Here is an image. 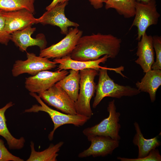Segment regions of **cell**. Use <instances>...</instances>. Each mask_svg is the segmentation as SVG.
<instances>
[{
	"mask_svg": "<svg viewBox=\"0 0 161 161\" xmlns=\"http://www.w3.org/2000/svg\"><path fill=\"white\" fill-rule=\"evenodd\" d=\"M122 40L111 34L98 33L81 36L70 54L74 60L87 61L97 60L103 55L114 58L118 54Z\"/></svg>",
	"mask_w": 161,
	"mask_h": 161,
	"instance_id": "obj_1",
	"label": "cell"
},
{
	"mask_svg": "<svg viewBox=\"0 0 161 161\" xmlns=\"http://www.w3.org/2000/svg\"><path fill=\"white\" fill-rule=\"evenodd\" d=\"M108 70H112L121 74V71L123 69V67H121L116 68L104 67L99 69L96 95L92 104L93 108H95L103 99L106 97L120 98L123 96H135L141 92L137 88L116 83L109 76Z\"/></svg>",
	"mask_w": 161,
	"mask_h": 161,
	"instance_id": "obj_2",
	"label": "cell"
},
{
	"mask_svg": "<svg viewBox=\"0 0 161 161\" xmlns=\"http://www.w3.org/2000/svg\"><path fill=\"white\" fill-rule=\"evenodd\" d=\"M30 94L35 98L40 105H33L30 109H25L24 112H38L39 111H43L49 115L53 123L54 126L53 130L48 135V137L50 141L53 140L56 130L61 126L65 124H71L77 127L82 126L90 118L81 115L66 114L54 110L45 104L36 93L30 92Z\"/></svg>",
	"mask_w": 161,
	"mask_h": 161,
	"instance_id": "obj_3",
	"label": "cell"
},
{
	"mask_svg": "<svg viewBox=\"0 0 161 161\" xmlns=\"http://www.w3.org/2000/svg\"><path fill=\"white\" fill-rule=\"evenodd\" d=\"M80 91L75 102L77 114L91 118L93 113L90 106V101L96 91V85L95 77L98 75V71L87 69L80 71Z\"/></svg>",
	"mask_w": 161,
	"mask_h": 161,
	"instance_id": "obj_4",
	"label": "cell"
},
{
	"mask_svg": "<svg viewBox=\"0 0 161 161\" xmlns=\"http://www.w3.org/2000/svg\"><path fill=\"white\" fill-rule=\"evenodd\" d=\"M107 110L108 116L99 123L85 129L83 133L86 137L100 135L108 136L113 139L120 140L121 139L119 131L121 125L119 122L120 114L116 111L115 100L109 102Z\"/></svg>",
	"mask_w": 161,
	"mask_h": 161,
	"instance_id": "obj_5",
	"label": "cell"
},
{
	"mask_svg": "<svg viewBox=\"0 0 161 161\" xmlns=\"http://www.w3.org/2000/svg\"><path fill=\"white\" fill-rule=\"evenodd\" d=\"M155 0L148 3L136 1L134 18L129 30L133 26L137 29V39L140 40L149 27L158 23L160 14L157 10Z\"/></svg>",
	"mask_w": 161,
	"mask_h": 161,
	"instance_id": "obj_6",
	"label": "cell"
},
{
	"mask_svg": "<svg viewBox=\"0 0 161 161\" xmlns=\"http://www.w3.org/2000/svg\"><path fill=\"white\" fill-rule=\"evenodd\" d=\"M27 59L25 60H18L14 64L12 69L14 77L27 73L33 76L43 70H49L55 68L57 65L46 58L37 56L33 53L27 52Z\"/></svg>",
	"mask_w": 161,
	"mask_h": 161,
	"instance_id": "obj_7",
	"label": "cell"
},
{
	"mask_svg": "<svg viewBox=\"0 0 161 161\" xmlns=\"http://www.w3.org/2000/svg\"><path fill=\"white\" fill-rule=\"evenodd\" d=\"M83 32L78 27L70 28L66 36L58 43L40 50L39 56L48 59L61 58L70 55Z\"/></svg>",
	"mask_w": 161,
	"mask_h": 161,
	"instance_id": "obj_8",
	"label": "cell"
},
{
	"mask_svg": "<svg viewBox=\"0 0 161 161\" xmlns=\"http://www.w3.org/2000/svg\"><path fill=\"white\" fill-rule=\"evenodd\" d=\"M68 73L65 70L55 72L42 71L34 75L26 78L25 87L30 92L39 94L63 79Z\"/></svg>",
	"mask_w": 161,
	"mask_h": 161,
	"instance_id": "obj_9",
	"label": "cell"
},
{
	"mask_svg": "<svg viewBox=\"0 0 161 161\" xmlns=\"http://www.w3.org/2000/svg\"><path fill=\"white\" fill-rule=\"evenodd\" d=\"M38 95L49 105L63 113L72 115L77 114L75 102L56 83L47 90L38 94Z\"/></svg>",
	"mask_w": 161,
	"mask_h": 161,
	"instance_id": "obj_10",
	"label": "cell"
},
{
	"mask_svg": "<svg viewBox=\"0 0 161 161\" xmlns=\"http://www.w3.org/2000/svg\"><path fill=\"white\" fill-rule=\"evenodd\" d=\"M87 137L88 141L91 142V145L87 149L78 154L79 158L90 156L94 157H105L112 154L119 146V140L113 139L108 136L96 135Z\"/></svg>",
	"mask_w": 161,
	"mask_h": 161,
	"instance_id": "obj_11",
	"label": "cell"
},
{
	"mask_svg": "<svg viewBox=\"0 0 161 161\" xmlns=\"http://www.w3.org/2000/svg\"><path fill=\"white\" fill-rule=\"evenodd\" d=\"M67 2L58 4L51 9L47 10L41 17L37 18V23L57 26L61 30V33L66 35L68 28L78 27L79 25L69 19L65 16V9Z\"/></svg>",
	"mask_w": 161,
	"mask_h": 161,
	"instance_id": "obj_12",
	"label": "cell"
},
{
	"mask_svg": "<svg viewBox=\"0 0 161 161\" xmlns=\"http://www.w3.org/2000/svg\"><path fill=\"white\" fill-rule=\"evenodd\" d=\"M7 32L11 34L29 26L37 23V18L33 14L26 10L12 11H4Z\"/></svg>",
	"mask_w": 161,
	"mask_h": 161,
	"instance_id": "obj_13",
	"label": "cell"
},
{
	"mask_svg": "<svg viewBox=\"0 0 161 161\" xmlns=\"http://www.w3.org/2000/svg\"><path fill=\"white\" fill-rule=\"evenodd\" d=\"M35 30L36 28L28 26L11 34V40L22 52L26 51L29 47L35 46L38 47L41 50L46 48L47 41L43 34H39L36 38H32L31 35Z\"/></svg>",
	"mask_w": 161,
	"mask_h": 161,
	"instance_id": "obj_14",
	"label": "cell"
},
{
	"mask_svg": "<svg viewBox=\"0 0 161 161\" xmlns=\"http://www.w3.org/2000/svg\"><path fill=\"white\" fill-rule=\"evenodd\" d=\"M138 58L135 62L139 65L144 72L151 69L154 62V53L152 36L145 32L142 36L137 44L136 53Z\"/></svg>",
	"mask_w": 161,
	"mask_h": 161,
	"instance_id": "obj_15",
	"label": "cell"
},
{
	"mask_svg": "<svg viewBox=\"0 0 161 161\" xmlns=\"http://www.w3.org/2000/svg\"><path fill=\"white\" fill-rule=\"evenodd\" d=\"M109 58L108 55H105L97 60L81 61L72 59L69 55L61 58H55L53 61L56 64H59L56 69L58 71L69 69L80 71L87 69H95L98 71L100 69L104 67L100 66V64L104 63Z\"/></svg>",
	"mask_w": 161,
	"mask_h": 161,
	"instance_id": "obj_16",
	"label": "cell"
},
{
	"mask_svg": "<svg viewBox=\"0 0 161 161\" xmlns=\"http://www.w3.org/2000/svg\"><path fill=\"white\" fill-rule=\"evenodd\" d=\"M145 73L141 81H138L136 86L140 92L148 93L151 102H154L157 91L161 85V70L151 69Z\"/></svg>",
	"mask_w": 161,
	"mask_h": 161,
	"instance_id": "obj_17",
	"label": "cell"
},
{
	"mask_svg": "<svg viewBox=\"0 0 161 161\" xmlns=\"http://www.w3.org/2000/svg\"><path fill=\"white\" fill-rule=\"evenodd\" d=\"M134 125L136 133L133 139V143L138 147L137 158H143L147 155L151 150L160 146L161 143L158 136L149 139L145 138L138 123L135 122Z\"/></svg>",
	"mask_w": 161,
	"mask_h": 161,
	"instance_id": "obj_18",
	"label": "cell"
},
{
	"mask_svg": "<svg viewBox=\"0 0 161 161\" xmlns=\"http://www.w3.org/2000/svg\"><path fill=\"white\" fill-rule=\"evenodd\" d=\"M14 105L12 102H10L0 109V136L5 139L9 149H20L24 146L25 139L23 137L17 139L11 134L7 128L5 115V112L7 109Z\"/></svg>",
	"mask_w": 161,
	"mask_h": 161,
	"instance_id": "obj_19",
	"label": "cell"
},
{
	"mask_svg": "<svg viewBox=\"0 0 161 161\" xmlns=\"http://www.w3.org/2000/svg\"><path fill=\"white\" fill-rule=\"evenodd\" d=\"M80 71L71 69L69 74L56 84L64 89L75 102L78 98L80 88Z\"/></svg>",
	"mask_w": 161,
	"mask_h": 161,
	"instance_id": "obj_20",
	"label": "cell"
},
{
	"mask_svg": "<svg viewBox=\"0 0 161 161\" xmlns=\"http://www.w3.org/2000/svg\"><path fill=\"white\" fill-rule=\"evenodd\" d=\"M30 143L31 153L27 161H56L58 155V152L64 144L62 141L55 145L51 144L47 148L39 152L35 150L33 142Z\"/></svg>",
	"mask_w": 161,
	"mask_h": 161,
	"instance_id": "obj_21",
	"label": "cell"
},
{
	"mask_svg": "<svg viewBox=\"0 0 161 161\" xmlns=\"http://www.w3.org/2000/svg\"><path fill=\"white\" fill-rule=\"evenodd\" d=\"M136 0H107L105 7L108 10L115 9L120 15L126 18L134 16Z\"/></svg>",
	"mask_w": 161,
	"mask_h": 161,
	"instance_id": "obj_22",
	"label": "cell"
},
{
	"mask_svg": "<svg viewBox=\"0 0 161 161\" xmlns=\"http://www.w3.org/2000/svg\"><path fill=\"white\" fill-rule=\"evenodd\" d=\"M35 0H0V10L12 11L27 10L32 14L35 12Z\"/></svg>",
	"mask_w": 161,
	"mask_h": 161,
	"instance_id": "obj_23",
	"label": "cell"
},
{
	"mask_svg": "<svg viewBox=\"0 0 161 161\" xmlns=\"http://www.w3.org/2000/svg\"><path fill=\"white\" fill-rule=\"evenodd\" d=\"M154 49L155 52L156 61L152 65L151 69H161V37L158 35L152 37Z\"/></svg>",
	"mask_w": 161,
	"mask_h": 161,
	"instance_id": "obj_24",
	"label": "cell"
},
{
	"mask_svg": "<svg viewBox=\"0 0 161 161\" xmlns=\"http://www.w3.org/2000/svg\"><path fill=\"white\" fill-rule=\"evenodd\" d=\"M117 159L121 161H161V156L158 150L155 148L151 150L147 155L143 158H129L118 157Z\"/></svg>",
	"mask_w": 161,
	"mask_h": 161,
	"instance_id": "obj_25",
	"label": "cell"
},
{
	"mask_svg": "<svg viewBox=\"0 0 161 161\" xmlns=\"http://www.w3.org/2000/svg\"><path fill=\"white\" fill-rule=\"evenodd\" d=\"M4 11L0 10V43L7 45L11 40V35L8 33L6 30Z\"/></svg>",
	"mask_w": 161,
	"mask_h": 161,
	"instance_id": "obj_26",
	"label": "cell"
},
{
	"mask_svg": "<svg viewBox=\"0 0 161 161\" xmlns=\"http://www.w3.org/2000/svg\"><path fill=\"white\" fill-rule=\"evenodd\" d=\"M23 161L20 157L10 153L5 147L4 141L0 139V161Z\"/></svg>",
	"mask_w": 161,
	"mask_h": 161,
	"instance_id": "obj_27",
	"label": "cell"
},
{
	"mask_svg": "<svg viewBox=\"0 0 161 161\" xmlns=\"http://www.w3.org/2000/svg\"><path fill=\"white\" fill-rule=\"evenodd\" d=\"M90 4L96 9H100L103 6V3L106 2L107 0H88Z\"/></svg>",
	"mask_w": 161,
	"mask_h": 161,
	"instance_id": "obj_28",
	"label": "cell"
},
{
	"mask_svg": "<svg viewBox=\"0 0 161 161\" xmlns=\"http://www.w3.org/2000/svg\"><path fill=\"white\" fill-rule=\"evenodd\" d=\"M69 0H53L51 3L46 8L47 10H49L58 4H62L66 2H68Z\"/></svg>",
	"mask_w": 161,
	"mask_h": 161,
	"instance_id": "obj_29",
	"label": "cell"
},
{
	"mask_svg": "<svg viewBox=\"0 0 161 161\" xmlns=\"http://www.w3.org/2000/svg\"><path fill=\"white\" fill-rule=\"evenodd\" d=\"M154 0H136L137 1L143 3H148Z\"/></svg>",
	"mask_w": 161,
	"mask_h": 161,
	"instance_id": "obj_30",
	"label": "cell"
}]
</instances>
